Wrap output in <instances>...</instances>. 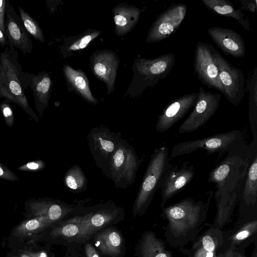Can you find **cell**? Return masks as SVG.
I'll use <instances>...</instances> for the list:
<instances>
[{
  "label": "cell",
  "mask_w": 257,
  "mask_h": 257,
  "mask_svg": "<svg viewBox=\"0 0 257 257\" xmlns=\"http://www.w3.org/2000/svg\"><path fill=\"white\" fill-rule=\"evenodd\" d=\"M237 251V257H245L244 256V255L241 252V251ZM253 257H256V251L255 252L254 254V256Z\"/></svg>",
  "instance_id": "60d3db41"
},
{
  "label": "cell",
  "mask_w": 257,
  "mask_h": 257,
  "mask_svg": "<svg viewBox=\"0 0 257 257\" xmlns=\"http://www.w3.org/2000/svg\"><path fill=\"white\" fill-rule=\"evenodd\" d=\"M94 235L95 245L101 254L108 257H119L122 254L124 240L117 230L105 228Z\"/></svg>",
  "instance_id": "44dd1931"
},
{
  "label": "cell",
  "mask_w": 257,
  "mask_h": 257,
  "mask_svg": "<svg viewBox=\"0 0 257 257\" xmlns=\"http://www.w3.org/2000/svg\"><path fill=\"white\" fill-rule=\"evenodd\" d=\"M239 2L240 4L241 10L251 13H255L256 11V0H240Z\"/></svg>",
  "instance_id": "d6a6232c"
},
{
  "label": "cell",
  "mask_w": 257,
  "mask_h": 257,
  "mask_svg": "<svg viewBox=\"0 0 257 257\" xmlns=\"http://www.w3.org/2000/svg\"><path fill=\"white\" fill-rule=\"evenodd\" d=\"M205 195L204 200L195 201L187 197L178 203L162 208V215L168 221L166 233L169 236L175 239L184 238L198 229L206 219L213 192L208 191Z\"/></svg>",
  "instance_id": "7a4b0ae2"
},
{
  "label": "cell",
  "mask_w": 257,
  "mask_h": 257,
  "mask_svg": "<svg viewBox=\"0 0 257 257\" xmlns=\"http://www.w3.org/2000/svg\"><path fill=\"white\" fill-rule=\"evenodd\" d=\"M23 250L32 257H48L46 252L43 250L36 251L27 249H24Z\"/></svg>",
  "instance_id": "8d00e7d4"
},
{
  "label": "cell",
  "mask_w": 257,
  "mask_h": 257,
  "mask_svg": "<svg viewBox=\"0 0 257 257\" xmlns=\"http://www.w3.org/2000/svg\"><path fill=\"white\" fill-rule=\"evenodd\" d=\"M28 86L32 90L35 103L40 110L48 104L52 89L53 80L50 74L42 71L37 74L25 72Z\"/></svg>",
  "instance_id": "ffe728a7"
},
{
  "label": "cell",
  "mask_w": 257,
  "mask_h": 257,
  "mask_svg": "<svg viewBox=\"0 0 257 257\" xmlns=\"http://www.w3.org/2000/svg\"><path fill=\"white\" fill-rule=\"evenodd\" d=\"M82 216H74L61 222L51 231L53 237L78 241L81 232Z\"/></svg>",
  "instance_id": "f546056e"
},
{
  "label": "cell",
  "mask_w": 257,
  "mask_h": 257,
  "mask_svg": "<svg viewBox=\"0 0 257 257\" xmlns=\"http://www.w3.org/2000/svg\"><path fill=\"white\" fill-rule=\"evenodd\" d=\"M249 92L248 120L252 139L257 140V68H254L247 84Z\"/></svg>",
  "instance_id": "f1b7e54d"
},
{
  "label": "cell",
  "mask_w": 257,
  "mask_h": 257,
  "mask_svg": "<svg viewBox=\"0 0 257 257\" xmlns=\"http://www.w3.org/2000/svg\"><path fill=\"white\" fill-rule=\"evenodd\" d=\"M169 161L167 146H161L154 150L134 203V216L142 215L146 211L156 192L160 189L165 175L173 166Z\"/></svg>",
  "instance_id": "277c9868"
},
{
  "label": "cell",
  "mask_w": 257,
  "mask_h": 257,
  "mask_svg": "<svg viewBox=\"0 0 257 257\" xmlns=\"http://www.w3.org/2000/svg\"><path fill=\"white\" fill-rule=\"evenodd\" d=\"M4 174V172H3V169L1 168V167H0V176L3 175Z\"/></svg>",
  "instance_id": "b9f144b4"
},
{
  "label": "cell",
  "mask_w": 257,
  "mask_h": 257,
  "mask_svg": "<svg viewBox=\"0 0 257 257\" xmlns=\"http://www.w3.org/2000/svg\"><path fill=\"white\" fill-rule=\"evenodd\" d=\"M85 252L86 257H100L96 249L89 242L85 245Z\"/></svg>",
  "instance_id": "d590c367"
},
{
  "label": "cell",
  "mask_w": 257,
  "mask_h": 257,
  "mask_svg": "<svg viewBox=\"0 0 257 257\" xmlns=\"http://www.w3.org/2000/svg\"><path fill=\"white\" fill-rule=\"evenodd\" d=\"M214 48L207 43L198 42L195 47L194 71L199 80L209 88H214L222 94L218 67L214 58Z\"/></svg>",
  "instance_id": "4fadbf2b"
},
{
  "label": "cell",
  "mask_w": 257,
  "mask_h": 257,
  "mask_svg": "<svg viewBox=\"0 0 257 257\" xmlns=\"http://www.w3.org/2000/svg\"><path fill=\"white\" fill-rule=\"evenodd\" d=\"M194 108L178 129L180 134L195 131L203 125L217 112L221 95L206 91L200 87Z\"/></svg>",
  "instance_id": "8fae6325"
},
{
  "label": "cell",
  "mask_w": 257,
  "mask_h": 257,
  "mask_svg": "<svg viewBox=\"0 0 257 257\" xmlns=\"http://www.w3.org/2000/svg\"><path fill=\"white\" fill-rule=\"evenodd\" d=\"M63 71L71 90H74L90 103L93 105L98 103L97 100L91 93L87 76L81 69H74L69 65H65Z\"/></svg>",
  "instance_id": "603a6c76"
},
{
  "label": "cell",
  "mask_w": 257,
  "mask_h": 257,
  "mask_svg": "<svg viewBox=\"0 0 257 257\" xmlns=\"http://www.w3.org/2000/svg\"><path fill=\"white\" fill-rule=\"evenodd\" d=\"M214 58L218 67L223 94L233 105H237L245 92V80L242 70L235 67L215 49Z\"/></svg>",
  "instance_id": "30bf717a"
},
{
  "label": "cell",
  "mask_w": 257,
  "mask_h": 257,
  "mask_svg": "<svg viewBox=\"0 0 257 257\" xmlns=\"http://www.w3.org/2000/svg\"><path fill=\"white\" fill-rule=\"evenodd\" d=\"M19 257H32L29 254L25 252L23 250H20V253H19Z\"/></svg>",
  "instance_id": "ab89813d"
},
{
  "label": "cell",
  "mask_w": 257,
  "mask_h": 257,
  "mask_svg": "<svg viewBox=\"0 0 257 257\" xmlns=\"http://www.w3.org/2000/svg\"><path fill=\"white\" fill-rule=\"evenodd\" d=\"M243 141L242 132L233 130L203 139L179 143L173 147L169 160L191 153L199 149L205 150L207 155L218 152L219 157H222Z\"/></svg>",
  "instance_id": "52a82bcc"
},
{
  "label": "cell",
  "mask_w": 257,
  "mask_h": 257,
  "mask_svg": "<svg viewBox=\"0 0 257 257\" xmlns=\"http://www.w3.org/2000/svg\"><path fill=\"white\" fill-rule=\"evenodd\" d=\"M198 95V93L186 94L168 104L158 117L156 131L160 133L165 132L182 119L194 107Z\"/></svg>",
  "instance_id": "e0dca14e"
},
{
  "label": "cell",
  "mask_w": 257,
  "mask_h": 257,
  "mask_svg": "<svg viewBox=\"0 0 257 257\" xmlns=\"http://www.w3.org/2000/svg\"><path fill=\"white\" fill-rule=\"evenodd\" d=\"M237 252L236 249L230 246L225 250L216 255L215 257H237Z\"/></svg>",
  "instance_id": "e575fe53"
},
{
  "label": "cell",
  "mask_w": 257,
  "mask_h": 257,
  "mask_svg": "<svg viewBox=\"0 0 257 257\" xmlns=\"http://www.w3.org/2000/svg\"><path fill=\"white\" fill-rule=\"evenodd\" d=\"M27 166L31 169H36L38 167V164L35 163H30L27 164Z\"/></svg>",
  "instance_id": "f35d334b"
},
{
  "label": "cell",
  "mask_w": 257,
  "mask_h": 257,
  "mask_svg": "<svg viewBox=\"0 0 257 257\" xmlns=\"http://www.w3.org/2000/svg\"><path fill=\"white\" fill-rule=\"evenodd\" d=\"M175 55L167 53L153 59L138 58L133 66V77L126 94L136 97L148 87L156 85L164 79L173 68Z\"/></svg>",
  "instance_id": "5b68a950"
},
{
  "label": "cell",
  "mask_w": 257,
  "mask_h": 257,
  "mask_svg": "<svg viewBox=\"0 0 257 257\" xmlns=\"http://www.w3.org/2000/svg\"><path fill=\"white\" fill-rule=\"evenodd\" d=\"M119 63L116 54L109 50L95 51L90 57L91 70L95 77L106 84L108 94L114 89Z\"/></svg>",
  "instance_id": "5bb4252c"
},
{
  "label": "cell",
  "mask_w": 257,
  "mask_h": 257,
  "mask_svg": "<svg viewBox=\"0 0 257 257\" xmlns=\"http://www.w3.org/2000/svg\"><path fill=\"white\" fill-rule=\"evenodd\" d=\"M207 33L212 41L222 52L236 58L245 55V45L242 36L228 28L214 26L208 28Z\"/></svg>",
  "instance_id": "d6986e66"
},
{
  "label": "cell",
  "mask_w": 257,
  "mask_h": 257,
  "mask_svg": "<svg viewBox=\"0 0 257 257\" xmlns=\"http://www.w3.org/2000/svg\"><path fill=\"white\" fill-rule=\"evenodd\" d=\"M203 5L213 13L232 18L246 30H250L248 17L240 9L236 8L232 3L227 0H202Z\"/></svg>",
  "instance_id": "cb8c5ba5"
},
{
  "label": "cell",
  "mask_w": 257,
  "mask_h": 257,
  "mask_svg": "<svg viewBox=\"0 0 257 257\" xmlns=\"http://www.w3.org/2000/svg\"><path fill=\"white\" fill-rule=\"evenodd\" d=\"M5 33L9 47L19 49L25 55L31 53L33 45L30 35L8 0L6 2Z\"/></svg>",
  "instance_id": "9a60e30c"
},
{
  "label": "cell",
  "mask_w": 257,
  "mask_h": 257,
  "mask_svg": "<svg viewBox=\"0 0 257 257\" xmlns=\"http://www.w3.org/2000/svg\"><path fill=\"white\" fill-rule=\"evenodd\" d=\"M8 45L7 36L0 29V46L4 47Z\"/></svg>",
  "instance_id": "74e56055"
},
{
  "label": "cell",
  "mask_w": 257,
  "mask_h": 257,
  "mask_svg": "<svg viewBox=\"0 0 257 257\" xmlns=\"http://www.w3.org/2000/svg\"><path fill=\"white\" fill-rule=\"evenodd\" d=\"M187 9L186 5L176 4L161 13L148 31L146 42H160L175 33L185 19Z\"/></svg>",
  "instance_id": "7c38bea8"
},
{
  "label": "cell",
  "mask_w": 257,
  "mask_h": 257,
  "mask_svg": "<svg viewBox=\"0 0 257 257\" xmlns=\"http://www.w3.org/2000/svg\"><path fill=\"white\" fill-rule=\"evenodd\" d=\"M6 2L7 0H0V29L4 33L5 29Z\"/></svg>",
  "instance_id": "836d02e7"
},
{
  "label": "cell",
  "mask_w": 257,
  "mask_h": 257,
  "mask_svg": "<svg viewBox=\"0 0 257 257\" xmlns=\"http://www.w3.org/2000/svg\"><path fill=\"white\" fill-rule=\"evenodd\" d=\"M123 209L111 200L94 206L86 214L82 215L81 232L78 241H85L97 232L121 219Z\"/></svg>",
  "instance_id": "9c48e42d"
},
{
  "label": "cell",
  "mask_w": 257,
  "mask_h": 257,
  "mask_svg": "<svg viewBox=\"0 0 257 257\" xmlns=\"http://www.w3.org/2000/svg\"><path fill=\"white\" fill-rule=\"evenodd\" d=\"M256 152L257 140L252 139L249 144L243 141L209 173L208 181L214 183L216 188L214 196L217 212L211 227L220 229L231 221L249 164Z\"/></svg>",
  "instance_id": "6da1fadb"
},
{
  "label": "cell",
  "mask_w": 257,
  "mask_h": 257,
  "mask_svg": "<svg viewBox=\"0 0 257 257\" xmlns=\"http://www.w3.org/2000/svg\"><path fill=\"white\" fill-rule=\"evenodd\" d=\"M54 225L44 216L34 217L24 221L16 226L13 232V235L20 240H23L38 235L45 229Z\"/></svg>",
  "instance_id": "484cf974"
},
{
  "label": "cell",
  "mask_w": 257,
  "mask_h": 257,
  "mask_svg": "<svg viewBox=\"0 0 257 257\" xmlns=\"http://www.w3.org/2000/svg\"><path fill=\"white\" fill-rule=\"evenodd\" d=\"M87 179L81 167L74 165L70 168L64 175V184L73 193H79L86 191Z\"/></svg>",
  "instance_id": "4dcf8cb0"
},
{
  "label": "cell",
  "mask_w": 257,
  "mask_h": 257,
  "mask_svg": "<svg viewBox=\"0 0 257 257\" xmlns=\"http://www.w3.org/2000/svg\"><path fill=\"white\" fill-rule=\"evenodd\" d=\"M238 203L241 216L251 218L257 210V152L252 157L241 186Z\"/></svg>",
  "instance_id": "ac0fdd59"
},
{
  "label": "cell",
  "mask_w": 257,
  "mask_h": 257,
  "mask_svg": "<svg viewBox=\"0 0 257 257\" xmlns=\"http://www.w3.org/2000/svg\"><path fill=\"white\" fill-rule=\"evenodd\" d=\"M256 231V220H249L232 232L224 234V244L229 242V246H231L236 249L238 246L240 247L243 243L244 245L245 241H249L248 238L255 237L254 235Z\"/></svg>",
  "instance_id": "83f0119b"
},
{
  "label": "cell",
  "mask_w": 257,
  "mask_h": 257,
  "mask_svg": "<svg viewBox=\"0 0 257 257\" xmlns=\"http://www.w3.org/2000/svg\"><path fill=\"white\" fill-rule=\"evenodd\" d=\"M115 33L117 36H123L131 32L137 24L141 11L137 8L120 4L113 9Z\"/></svg>",
  "instance_id": "7402d4cb"
},
{
  "label": "cell",
  "mask_w": 257,
  "mask_h": 257,
  "mask_svg": "<svg viewBox=\"0 0 257 257\" xmlns=\"http://www.w3.org/2000/svg\"><path fill=\"white\" fill-rule=\"evenodd\" d=\"M100 33V31L88 29L78 35L67 37L61 47L63 56L64 58L69 57L73 52L86 48Z\"/></svg>",
  "instance_id": "4316f807"
},
{
  "label": "cell",
  "mask_w": 257,
  "mask_h": 257,
  "mask_svg": "<svg viewBox=\"0 0 257 257\" xmlns=\"http://www.w3.org/2000/svg\"><path fill=\"white\" fill-rule=\"evenodd\" d=\"M121 136L120 133L112 132L103 125L93 127L87 136L89 150L95 163L107 178L109 162Z\"/></svg>",
  "instance_id": "ba28073f"
},
{
  "label": "cell",
  "mask_w": 257,
  "mask_h": 257,
  "mask_svg": "<svg viewBox=\"0 0 257 257\" xmlns=\"http://www.w3.org/2000/svg\"><path fill=\"white\" fill-rule=\"evenodd\" d=\"M10 257H19V256H15V255H12V256H10Z\"/></svg>",
  "instance_id": "7bdbcfd3"
},
{
  "label": "cell",
  "mask_w": 257,
  "mask_h": 257,
  "mask_svg": "<svg viewBox=\"0 0 257 257\" xmlns=\"http://www.w3.org/2000/svg\"><path fill=\"white\" fill-rule=\"evenodd\" d=\"M25 72L18 61V53L13 47L0 53V98L29 107L25 90L28 88Z\"/></svg>",
  "instance_id": "3957f363"
},
{
  "label": "cell",
  "mask_w": 257,
  "mask_h": 257,
  "mask_svg": "<svg viewBox=\"0 0 257 257\" xmlns=\"http://www.w3.org/2000/svg\"><path fill=\"white\" fill-rule=\"evenodd\" d=\"M144 161V157L139 158L134 148L121 138L109 162L108 178L115 188L125 189L135 182Z\"/></svg>",
  "instance_id": "8992f818"
},
{
  "label": "cell",
  "mask_w": 257,
  "mask_h": 257,
  "mask_svg": "<svg viewBox=\"0 0 257 257\" xmlns=\"http://www.w3.org/2000/svg\"><path fill=\"white\" fill-rule=\"evenodd\" d=\"M139 245L140 257H173L164 241L153 232H146Z\"/></svg>",
  "instance_id": "d4e9b609"
},
{
  "label": "cell",
  "mask_w": 257,
  "mask_h": 257,
  "mask_svg": "<svg viewBox=\"0 0 257 257\" xmlns=\"http://www.w3.org/2000/svg\"><path fill=\"white\" fill-rule=\"evenodd\" d=\"M195 169L190 162H184L180 167L173 166L165 175L161 186V207L165 206L167 201L180 192L193 179Z\"/></svg>",
  "instance_id": "2e32d148"
},
{
  "label": "cell",
  "mask_w": 257,
  "mask_h": 257,
  "mask_svg": "<svg viewBox=\"0 0 257 257\" xmlns=\"http://www.w3.org/2000/svg\"><path fill=\"white\" fill-rule=\"evenodd\" d=\"M20 17L28 32L36 40L44 43V33L38 22L21 6H18Z\"/></svg>",
  "instance_id": "1f68e13d"
}]
</instances>
